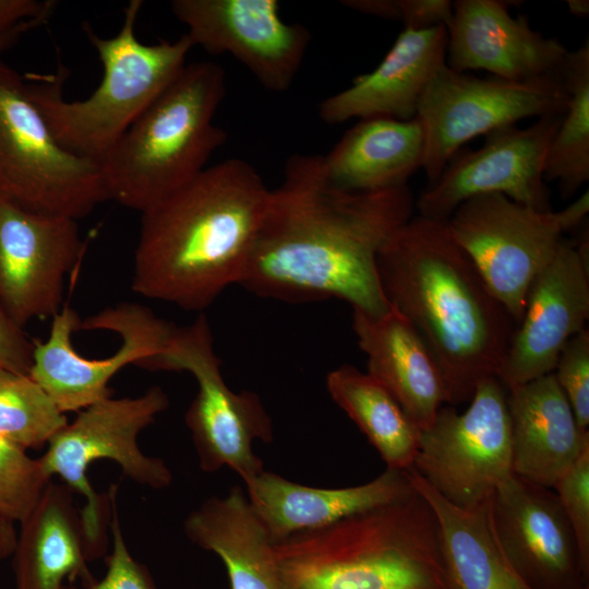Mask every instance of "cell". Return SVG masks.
<instances>
[{"mask_svg":"<svg viewBox=\"0 0 589 589\" xmlns=\"http://www.w3.org/2000/svg\"><path fill=\"white\" fill-rule=\"evenodd\" d=\"M16 589H63L65 580L83 587L96 581L74 492L51 481L29 516L21 522L13 551Z\"/></svg>","mask_w":589,"mask_h":589,"instance_id":"cell-24","label":"cell"},{"mask_svg":"<svg viewBox=\"0 0 589 589\" xmlns=\"http://www.w3.org/2000/svg\"><path fill=\"white\" fill-rule=\"evenodd\" d=\"M50 477L39 459L0 436V522H22L34 510Z\"/></svg>","mask_w":589,"mask_h":589,"instance_id":"cell-31","label":"cell"},{"mask_svg":"<svg viewBox=\"0 0 589 589\" xmlns=\"http://www.w3.org/2000/svg\"><path fill=\"white\" fill-rule=\"evenodd\" d=\"M352 328L365 353L368 372L422 431L446 405L440 368L412 324L397 310L378 316L352 310Z\"/></svg>","mask_w":589,"mask_h":589,"instance_id":"cell-22","label":"cell"},{"mask_svg":"<svg viewBox=\"0 0 589 589\" xmlns=\"http://www.w3.org/2000/svg\"><path fill=\"white\" fill-rule=\"evenodd\" d=\"M575 533L589 573V444L552 488Z\"/></svg>","mask_w":589,"mask_h":589,"instance_id":"cell-33","label":"cell"},{"mask_svg":"<svg viewBox=\"0 0 589 589\" xmlns=\"http://www.w3.org/2000/svg\"><path fill=\"white\" fill-rule=\"evenodd\" d=\"M188 539L219 556L230 589H284L275 543L238 485L206 500L184 521Z\"/></svg>","mask_w":589,"mask_h":589,"instance_id":"cell-25","label":"cell"},{"mask_svg":"<svg viewBox=\"0 0 589 589\" xmlns=\"http://www.w3.org/2000/svg\"><path fill=\"white\" fill-rule=\"evenodd\" d=\"M170 7L194 47L231 55L274 93L290 87L311 41L308 28L281 19L276 0H173Z\"/></svg>","mask_w":589,"mask_h":589,"instance_id":"cell-15","label":"cell"},{"mask_svg":"<svg viewBox=\"0 0 589 589\" xmlns=\"http://www.w3.org/2000/svg\"><path fill=\"white\" fill-rule=\"evenodd\" d=\"M168 405V396L159 386L136 397H107L84 408L72 423L60 429L39 458L50 478L58 474L68 488L86 498L81 519L89 561L106 551V514L110 506L109 496L98 495L89 483V465L110 459L137 483L167 488L172 481L170 469L164 460L144 455L137 436Z\"/></svg>","mask_w":589,"mask_h":589,"instance_id":"cell-9","label":"cell"},{"mask_svg":"<svg viewBox=\"0 0 589 589\" xmlns=\"http://www.w3.org/2000/svg\"><path fill=\"white\" fill-rule=\"evenodd\" d=\"M560 77L567 93V108L549 145L544 178L557 182L566 200L589 180L588 40L568 51Z\"/></svg>","mask_w":589,"mask_h":589,"instance_id":"cell-29","label":"cell"},{"mask_svg":"<svg viewBox=\"0 0 589 589\" xmlns=\"http://www.w3.org/2000/svg\"><path fill=\"white\" fill-rule=\"evenodd\" d=\"M409 185L352 192L327 177L323 155L288 158L280 184L252 244L239 285L285 302H348L378 316L389 310L377 257L393 233L413 217Z\"/></svg>","mask_w":589,"mask_h":589,"instance_id":"cell-1","label":"cell"},{"mask_svg":"<svg viewBox=\"0 0 589 589\" xmlns=\"http://www.w3.org/2000/svg\"><path fill=\"white\" fill-rule=\"evenodd\" d=\"M562 117H541L526 128L503 127L485 134L480 148L457 152L420 193L414 203L418 215L447 220L464 201L494 193L539 211H551L544 165Z\"/></svg>","mask_w":589,"mask_h":589,"instance_id":"cell-14","label":"cell"},{"mask_svg":"<svg viewBox=\"0 0 589 589\" xmlns=\"http://www.w3.org/2000/svg\"><path fill=\"white\" fill-rule=\"evenodd\" d=\"M146 369L187 371L194 376L197 393L187 410L185 423L202 471L215 472L227 466L247 483L264 470L253 444L273 441L272 420L257 394L236 393L226 384L204 314L187 327H177L165 351Z\"/></svg>","mask_w":589,"mask_h":589,"instance_id":"cell-11","label":"cell"},{"mask_svg":"<svg viewBox=\"0 0 589 589\" xmlns=\"http://www.w3.org/2000/svg\"><path fill=\"white\" fill-rule=\"evenodd\" d=\"M271 189L248 161L223 160L142 212L132 289L203 311L240 283Z\"/></svg>","mask_w":589,"mask_h":589,"instance_id":"cell-3","label":"cell"},{"mask_svg":"<svg viewBox=\"0 0 589 589\" xmlns=\"http://www.w3.org/2000/svg\"><path fill=\"white\" fill-rule=\"evenodd\" d=\"M284 589H446L436 516L416 490L275 544Z\"/></svg>","mask_w":589,"mask_h":589,"instance_id":"cell-4","label":"cell"},{"mask_svg":"<svg viewBox=\"0 0 589 589\" xmlns=\"http://www.w3.org/2000/svg\"><path fill=\"white\" fill-rule=\"evenodd\" d=\"M51 14L52 13H47L38 17L24 21L14 28L0 35V57L4 52L12 49L23 38L24 35L45 24L49 20Z\"/></svg>","mask_w":589,"mask_h":589,"instance_id":"cell-38","label":"cell"},{"mask_svg":"<svg viewBox=\"0 0 589 589\" xmlns=\"http://www.w3.org/2000/svg\"><path fill=\"white\" fill-rule=\"evenodd\" d=\"M566 108L560 76L510 82L443 64L429 81L416 116L424 135L422 169L429 183L468 141L526 118L564 115Z\"/></svg>","mask_w":589,"mask_h":589,"instance_id":"cell-13","label":"cell"},{"mask_svg":"<svg viewBox=\"0 0 589 589\" xmlns=\"http://www.w3.org/2000/svg\"><path fill=\"white\" fill-rule=\"evenodd\" d=\"M84 250L75 219L0 197V305L16 325L61 310L64 277Z\"/></svg>","mask_w":589,"mask_h":589,"instance_id":"cell-16","label":"cell"},{"mask_svg":"<svg viewBox=\"0 0 589 589\" xmlns=\"http://www.w3.org/2000/svg\"><path fill=\"white\" fill-rule=\"evenodd\" d=\"M585 589H589V586L585 587Z\"/></svg>","mask_w":589,"mask_h":589,"instance_id":"cell-41","label":"cell"},{"mask_svg":"<svg viewBox=\"0 0 589 589\" xmlns=\"http://www.w3.org/2000/svg\"><path fill=\"white\" fill-rule=\"evenodd\" d=\"M412 469L458 507L491 498L512 474L507 389L497 377L480 382L464 412L443 405L420 431Z\"/></svg>","mask_w":589,"mask_h":589,"instance_id":"cell-12","label":"cell"},{"mask_svg":"<svg viewBox=\"0 0 589 589\" xmlns=\"http://www.w3.org/2000/svg\"><path fill=\"white\" fill-rule=\"evenodd\" d=\"M56 5L57 2L50 0H0V35L24 21L52 13Z\"/></svg>","mask_w":589,"mask_h":589,"instance_id":"cell-37","label":"cell"},{"mask_svg":"<svg viewBox=\"0 0 589 589\" xmlns=\"http://www.w3.org/2000/svg\"><path fill=\"white\" fill-rule=\"evenodd\" d=\"M447 39L444 25L404 28L373 71L321 101V120L338 124L353 118L414 119L429 81L446 63Z\"/></svg>","mask_w":589,"mask_h":589,"instance_id":"cell-20","label":"cell"},{"mask_svg":"<svg viewBox=\"0 0 589 589\" xmlns=\"http://www.w3.org/2000/svg\"><path fill=\"white\" fill-rule=\"evenodd\" d=\"M567 8L569 12L577 17H588L589 15V1L588 0H567Z\"/></svg>","mask_w":589,"mask_h":589,"instance_id":"cell-40","label":"cell"},{"mask_svg":"<svg viewBox=\"0 0 589 589\" xmlns=\"http://www.w3.org/2000/svg\"><path fill=\"white\" fill-rule=\"evenodd\" d=\"M34 345L0 305V368L28 374Z\"/></svg>","mask_w":589,"mask_h":589,"instance_id":"cell-36","label":"cell"},{"mask_svg":"<svg viewBox=\"0 0 589 589\" xmlns=\"http://www.w3.org/2000/svg\"><path fill=\"white\" fill-rule=\"evenodd\" d=\"M508 2L457 0L447 27L446 64L457 72L484 70L502 80L558 77L569 50L555 37L513 17Z\"/></svg>","mask_w":589,"mask_h":589,"instance_id":"cell-19","label":"cell"},{"mask_svg":"<svg viewBox=\"0 0 589 589\" xmlns=\"http://www.w3.org/2000/svg\"><path fill=\"white\" fill-rule=\"evenodd\" d=\"M68 420L48 394L28 375L0 368V436L39 448Z\"/></svg>","mask_w":589,"mask_h":589,"instance_id":"cell-30","label":"cell"},{"mask_svg":"<svg viewBox=\"0 0 589 589\" xmlns=\"http://www.w3.org/2000/svg\"><path fill=\"white\" fill-rule=\"evenodd\" d=\"M513 474L553 488L589 444L552 373L507 389Z\"/></svg>","mask_w":589,"mask_h":589,"instance_id":"cell-23","label":"cell"},{"mask_svg":"<svg viewBox=\"0 0 589 589\" xmlns=\"http://www.w3.org/2000/svg\"><path fill=\"white\" fill-rule=\"evenodd\" d=\"M326 387L334 402L378 452L386 468H412L420 430L381 383L344 364L327 374Z\"/></svg>","mask_w":589,"mask_h":589,"instance_id":"cell-28","label":"cell"},{"mask_svg":"<svg viewBox=\"0 0 589 589\" xmlns=\"http://www.w3.org/2000/svg\"><path fill=\"white\" fill-rule=\"evenodd\" d=\"M589 212V192L561 211H539L498 193L472 196L446 220L492 294L519 323L529 287L552 261L564 233Z\"/></svg>","mask_w":589,"mask_h":589,"instance_id":"cell-10","label":"cell"},{"mask_svg":"<svg viewBox=\"0 0 589 589\" xmlns=\"http://www.w3.org/2000/svg\"><path fill=\"white\" fill-rule=\"evenodd\" d=\"M176 329L141 304L119 303L83 322L63 305L47 341L34 345L28 375L61 412L84 409L111 396L108 383L125 365L145 369Z\"/></svg>","mask_w":589,"mask_h":589,"instance_id":"cell-7","label":"cell"},{"mask_svg":"<svg viewBox=\"0 0 589 589\" xmlns=\"http://www.w3.org/2000/svg\"><path fill=\"white\" fill-rule=\"evenodd\" d=\"M225 95L219 64H187L100 161L109 200L142 213L207 168L227 140L214 122Z\"/></svg>","mask_w":589,"mask_h":589,"instance_id":"cell-6","label":"cell"},{"mask_svg":"<svg viewBox=\"0 0 589 589\" xmlns=\"http://www.w3.org/2000/svg\"><path fill=\"white\" fill-rule=\"evenodd\" d=\"M16 539L13 526L0 522V558L8 557L13 553Z\"/></svg>","mask_w":589,"mask_h":589,"instance_id":"cell-39","label":"cell"},{"mask_svg":"<svg viewBox=\"0 0 589 589\" xmlns=\"http://www.w3.org/2000/svg\"><path fill=\"white\" fill-rule=\"evenodd\" d=\"M0 197L75 220L109 200L100 164L59 143L27 82L1 59Z\"/></svg>","mask_w":589,"mask_h":589,"instance_id":"cell-8","label":"cell"},{"mask_svg":"<svg viewBox=\"0 0 589 589\" xmlns=\"http://www.w3.org/2000/svg\"><path fill=\"white\" fill-rule=\"evenodd\" d=\"M553 374L579 428L589 431V329L573 336L562 349Z\"/></svg>","mask_w":589,"mask_h":589,"instance_id":"cell-32","label":"cell"},{"mask_svg":"<svg viewBox=\"0 0 589 589\" xmlns=\"http://www.w3.org/2000/svg\"><path fill=\"white\" fill-rule=\"evenodd\" d=\"M254 512L276 544L416 492L408 470L386 468L373 480L347 488H315L263 470L245 483Z\"/></svg>","mask_w":589,"mask_h":589,"instance_id":"cell-21","label":"cell"},{"mask_svg":"<svg viewBox=\"0 0 589 589\" xmlns=\"http://www.w3.org/2000/svg\"><path fill=\"white\" fill-rule=\"evenodd\" d=\"M111 507L112 551L106 557L107 572L104 578L85 587L67 584L63 589H159L148 568L130 553L121 531L117 508V486L109 492Z\"/></svg>","mask_w":589,"mask_h":589,"instance_id":"cell-34","label":"cell"},{"mask_svg":"<svg viewBox=\"0 0 589 589\" xmlns=\"http://www.w3.org/2000/svg\"><path fill=\"white\" fill-rule=\"evenodd\" d=\"M492 524L509 563L530 589H585L572 526L555 491L512 474L490 501Z\"/></svg>","mask_w":589,"mask_h":589,"instance_id":"cell-17","label":"cell"},{"mask_svg":"<svg viewBox=\"0 0 589 589\" xmlns=\"http://www.w3.org/2000/svg\"><path fill=\"white\" fill-rule=\"evenodd\" d=\"M377 271L389 306L434 357L446 405L469 402L480 382L497 377L517 324L446 220L413 216L382 248Z\"/></svg>","mask_w":589,"mask_h":589,"instance_id":"cell-2","label":"cell"},{"mask_svg":"<svg viewBox=\"0 0 589 589\" xmlns=\"http://www.w3.org/2000/svg\"><path fill=\"white\" fill-rule=\"evenodd\" d=\"M588 318V259L564 238L529 287L497 378L509 389L552 373L562 349Z\"/></svg>","mask_w":589,"mask_h":589,"instance_id":"cell-18","label":"cell"},{"mask_svg":"<svg viewBox=\"0 0 589 589\" xmlns=\"http://www.w3.org/2000/svg\"><path fill=\"white\" fill-rule=\"evenodd\" d=\"M408 472L437 519L446 589H530L498 542L491 498L472 507H458L435 492L412 468Z\"/></svg>","mask_w":589,"mask_h":589,"instance_id":"cell-27","label":"cell"},{"mask_svg":"<svg viewBox=\"0 0 589 589\" xmlns=\"http://www.w3.org/2000/svg\"><path fill=\"white\" fill-rule=\"evenodd\" d=\"M143 1L131 0L120 31L99 36L83 23L87 40L103 67L97 88L85 99L64 100L68 71L27 75L28 91L59 143L72 153L100 164L115 144L187 65L194 47L183 34L176 40L144 44L136 36Z\"/></svg>","mask_w":589,"mask_h":589,"instance_id":"cell-5","label":"cell"},{"mask_svg":"<svg viewBox=\"0 0 589 589\" xmlns=\"http://www.w3.org/2000/svg\"><path fill=\"white\" fill-rule=\"evenodd\" d=\"M344 5L369 15L400 21L406 29L446 28L453 16L449 0H347Z\"/></svg>","mask_w":589,"mask_h":589,"instance_id":"cell-35","label":"cell"},{"mask_svg":"<svg viewBox=\"0 0 589 589\" xmlns=\"http://www.w3.org/2000/svg\"><path fill=\"white\" fill-rule=\"evenodd\" d=\"M424 135L417 118L360 120L323 155L325 172L337 187L377 192L407 185L422 168Z\"/></svg>","mask_w":589,"mask_h":589,"instance_id":"cell-26","label":"cell"}]
</instances>
